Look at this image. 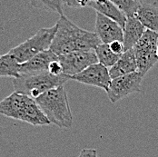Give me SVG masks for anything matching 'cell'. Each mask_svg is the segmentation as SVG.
<instances>
[{
    "mask_svg": "<svg viewBox=\"0 0 158 157\" xmlns=\"http://www.w3.org/2000/svg\"><path fill=\"white\" fill-rule=\"evenodd\" d=\"M95 33L103 44H110L114 41L123 42L124 32L121 26L97 12L95 16Z\"/></svg>",
    "mask_w": 158,
    "mask_h": 157,
    "instance_id": "30bf717a",
    "label": "cell"
},
{
    "mask_svg": "<svg viewBox=\"0 0 158 157\" xmlns=\"http://www.w3.org/2000/svg\"><path fill=\"white\" fill-rule=\"evenodd\" d=\"M143 78V76L136 71L112 79L109 88L106 91L111 103L114 104L130 94L140 93L142 91Z\"/></svg>",
    "mask_w": 158,
    "mask_h": 157,
    "instance_id": "52a82bcc",
    "label": "cell"
},
{
    "mask_svg": "<svg viewBox=\"0 0 158 157\" xmlns=\"http://www.w3.org/2000/svg\"><path fill=\"white\" fill-rule=\"evenodd\" d=\"M78 157H97V151L95 149H83L81 150Z\"/></svg>",
    "mask_w": 158,
    "mask_h": 157,
    "instance_id": "7402d4cb",
    "label": "cell"
},
{
    "mask_svg": "<svg viewBox=\"0 0 158 157\" xmlns=\"http://www.w3.org/2000/svg\"><path fill=\"white\" fill-rule=\"evenodd\" d=\"M146 29L142 25V23L138 20L135 16L127 17L126 25L123 28L124 37L123 43L126 51L129 49H133L135 45L139 41L142 37L143 34Z\"/></svg>",
    "mask_w": 158,
    "mask_h": 157,
    "instance_id": "4fadbf2b",
    "label": "cell"
},
{
    "mask_svg": "<svg viewBox=\"0 0 158 157\" xmlns=\"http://www.w3.org/2000/svg\"><path fill=\"white\" fill-rule=\"evenodd\" d=\"M137 71V64L135 60V56L133 49L127 50L119 57L117 62L109 69L111 78H116L122 76L134 73Z\"/></svg>",
    "mask_w": 158,
    "mask_h": 157,
    "instance_id": "5bb4252c",
    "label": "cell"
},
{
    "mask_svg": "<svg viewBox=\"0 0 158 157\" xmlns=\"http://www.w3.org/2000/svg\"><path fill=\"white\" fill-rule=\"evenodd\" d=\"M95 52L98 59V63L102 64L106 67H112L121 56L119 55L114 54L111 50L108 44L101 43L96 47Z\"/></svg>",
    "mask_w": 158,
    "mask_h": 157,
    "instance_id": "e0dca14e",
    "label": "cell"
},
{
    "mask_svg": "<svg viewBox=\"0 0 158 157\" xmlns=\"http://www.w3.org/2000/svg\"><path fill=\"white\" fill-rule=\"evenodd\" d=\"M35 100L51 124L64 129L72 127L73 116L64 86L48 90Z\"/></svg>",
    "mask_w": 158,
    "mask_h": 157,
    "instance_id": "3957f363",
    "label": "cell"
},
{
    "mask_svg": "<svg viewBox=\"0 0 158 157\" xmlns=\"http://www.w3.org/2000/svg\"><path fill=\"white\" fill-rule=\"evenodd\" d=\"M70 79L84 85L102 88L106 91L108 90L112 81L109 70L100 63L91 64L79 74L71 76Z\"/></svg>",
    "mask_w": 158,
    "mask_h": 157,
    "instance_id": "9c48e42d",
    "label": "cell"
},
{
    "mask_svg": "<svg viewBox=\"0 0 158 157\" xmlns=\"http://www.w3.org/2000/svg\"><path fill=\"white\" fill-rule=\"evenodd\" d=\"M56 24L48 28H41L30 38L12 48L8 53L15 58L18 64H23L37 54L50 49L55 34L56 32Z\"/></svg>",
    "mask_w": 158,
    "mask_h": 157,
    "instance_id": "5b68a950",
    "label": "cell"
},
{
    "mask_svg": "<svg viewBox=\"0 0 158 157\" xmlns=\"http://www.w3.org/2000/svg\"><path fill=\"white\" fill-rule=\"evenodd\" d=\"M56 27L50 50L57 56L74 51L95 50L101 44L95 32L80 28L64 15L60 16Z\"/></svg>",
    "mask_w": 158,
    "mask_h": 157,
    "instance_id": "6da1fadb",
    "label": "cell"
},
{
    "mask_svg": "<svg viewBox=\"0 0 158 157\" xmlns=\"http://www.w3.org/2000/svg\"><path fill=\"white\" fill-rule=\"evenodd\" d=\"M127 17L135 16L137 9L142 3L135 0H110Z\"/></svg>",
    "mask_w": 158,
    "mask_h": 157,
    "instance_id": "d6986e66",
    "label": "cell"
},
{
    "mask_svg": "<svg viewBox=\"0 0 158 157\" xmlns=\"http://www.w3.org/2000/svg\"><path fill=\"white\" fill-rule=\"evenodd\" d=\"M18 67L19 64L9 53L0 55V77H19Z\"/></svg>",
    "mask_w": 158,
    "mask_h": 157,
    "instance_id": "2e32d148",
    "label": "cell"
},
{
    "mask_svg": "<svg viewBox=\"0 0 158 157\" xmlns=\"http://www.w3.org/2000/svg\"><path fill=\"white\" fill-rule=\"evenodd\" d=\"M88 6L95 9L97 13H100L115 21L121 26L122 28H124L127 16L110 0H91Z\"/></svg>",
    "mask_w": 158,
    "mask_h": 157,
    "instance_id": "7c38bea8",
    "label": "cell"
},
{
    "mask_svg": "<svg viewBox=\"0 0 158 157\" xmlns=\"http://www.w3.org/2000/svg\"><path fill=\"white\" fill-rule=\"evenodd\" d=\"M108 45H109L111 50L116 55L122 56V54L126 52V49H125V47H124V43L122 41H114V42H112Z\"/></svg>",
    "mask_w": 158,
    "mask_h": 157,
    "instance_id": "44dd1931",
    "label": "cell"
},
{
    "mask_svg": "<svg viewBox=\"0 0 158 157\" xmlns=\"http://www.w3.org/2000/svg\"><path fill=\"white\" fill-rule=\"evenodd\" d=\"M30 3L35 8L56 12L60 16L64 15V0H30Z\"/></svg>",
    "mask_w": 158,
    "mask_h": 157,
    "instance_id": "ac0fdd59",
    "label": "cell"
},
{
    "mask_svg": "<svg viewBox=\"0 0 158 157\" xmlns=\"http://www.w3.org/2000/svg\"><path fill=\"white\" fill-rule=\"evenodd\" d=\"M135 16L145 29L158 33V7L152 4H141Z\"/></svg>",
    "mask_w": 158,
    "mask_h": 157,
    "instance_id": "9a60e30c",
    "label": "cell"
},
{
    "mask_svg": "<svg viewBox=\"0 0 158 157\" xmlns=\"http://www.w3.org/2000/svg\"><path fill=\"white\" fill-rule=\"evenodd\" d=\"M48 73H50L53 76H61L63 75V67L62 64L59 62V60H55L49 64L48 69Z\"/></svg>",
    "mask_w": 158,
    "mask_h": 157,
    "instance_id": "ffe728a7",
    "label": "cell"
},
{
    "mask_svg": "<svg viewBox=\"0 0 158 157\" xmlns=\"http://www.w3.org/2000/svg\"><path fill=\"white\" fill-rule=\"evenodd\" d=\"M135 1H137V2H140V3H142V0H135Z\"/></svg>",
    "mask_w": 158,
    "mask_h": 157,
    "instance_id": "603a6c76",
    "label": "cell"
},
{
    "mask_svg": "<svg viewBox=\"0 0 158 157\" xmlns=\"http://www.w3.org/2000/svg\"><path fill=\"white\" fill-rule=\"evenodd\" d=\"M156 53H157V56H158V47H157V51H156Z\"/></svg>",
    "mask_w": 158,
    "mask_h": 157,
    "instance_id": "cb8c5ba5",
    "label": "cell"
},
{
    "mask_svg": "<svg viewBox=\"0 0 158 157\" xmlns=\"http://www.w3.org/2000/svg\"><path fill=\"white\" fill-rule=\"evenodd\" d=\"M58 60L62 64L63 74L69 79L90 66L98 63L95 50L90 51H74L69 54L58 56Z\"/></svg>",
    "mask_w": 158,
    "mask_h": 157,
    "instance_id": "ba28073f",
    "label": "cell"
},
{
    "mask_svg": "<svg viewBox=\"0 0 158 157\" xmlns=\"http://www.w3.org/2000/svg\"><path fill=\"white\" fill-rule=\"evenodd\" d=\"M68 80L69 77L64 74L61 76H53L48 72H42L20 75L19 77L13 78V86L17 93L36 99L48 90L64 86Z\"/></svg>",
    "mask_w": 158,
    "mask_h": 157,
    "instance_id": "277c9868",
    "label": "cell"
},
{
    "mask_svg": "<svg viewBox=\"0 0 158 157\" xmlns=\"http://www.w3.org/2000/svg\"><path fill=\"white\" fill-rule=\"evenodd\" d=\"M0 114L31 126L51 124L35 99L16 91L0 101Z\"/></svg>",
    "mask_w": 158,
    "mask_h": 157,
    "instance_id": "7a4b0ae2",
    "label": "cell"
},
{
    "mask_svg": "<svg viewBox=\"0 0 158 157\" xmlns=\"http://www.w3.org/2000/svg\"><path fill=\"white\" fill-rule=\"evenodd\" d=\"M158 47V33L146 29L142 37L133 47L137 64V71L144 76L158 62L156 51Z\"/></svg>",
    "mask_w": 158,
    "mask_h": 157,
    "instance_id": "8992f818",
    "label": "cell"
},
{
    "mask_svg": "<svg viewBox=\"0 0 158 157\" xmlns=\"http://www.w3.org/2000/svg\"><path fill=\"white\" fill-rule=\"evenodd\" d=\"M57 59L58 56L55 53H53L50 49H48L37 54L28 61L23 64H19L18 72L20 75L48 72L49 64Z\"/></svg>",
    "mask_w": 158,
    "mask_h": 157,
    "instance_id": "8fae6325",
    "label": "cell"
}]
</instances>
